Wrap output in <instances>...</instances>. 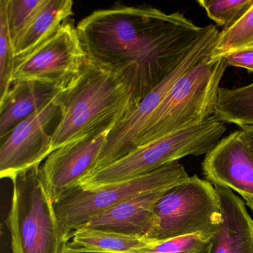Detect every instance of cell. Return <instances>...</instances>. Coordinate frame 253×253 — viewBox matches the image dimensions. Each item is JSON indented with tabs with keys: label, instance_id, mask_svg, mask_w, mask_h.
<instances>
[{
	"label": "cell",
	"instance_id": "obj_2",
	"mask_svg": "<svg viewBox=\"0 0 253 253\" xmlns=\"http://www.w3.org/2000/svg\"><path fill=\"white\" fill-rule=\"evenodd\" d=\"M60 123L51 153L79 140L110 131L137 106L134 90L118 72L87 57L79 74L57 96Z\"/></svg>",
	"mask_w": 253,
	"mask_h": 253
},
{
	"label": "cell",
	"instance_id": "obj_6",
	"mask_svg": "<svg viewBox=\"0 0 253 253\" xmlns=\"http://www.w3.org/2000/svg\"><path fill=\"white\" fill-rule=\"evenodd\" d=\"M221 221L220 196L214 185L194 175L169 189L157 202L147 238L200 235L213 240Z\"/></svg>",
	"mask_w": 253,
	"mask_h": 253
},
{
	"label": "cell",
	"instance_id": "obj_22",
	"mask_svg": "<svg viewBox=\"0 0 253 253\" xmlns=\"http://www.w3.org/2000/svg\"><path fill=\"white\" fill-rule=\"evenodd\" d=\"M212 244L200 235H186L158 241L140 253H211Z\"/></svg>",
	"mask_w": 253,
	"mask_h": 253
},
{
	"label": "cell",
	"instance_id": "obj_10",
	"mask_svg": "<svg viewBox=\"0 0 253 253\" xmlns=\"http://www.w3.org/2000/svg\"><path fill=\"white\" fill-rule=\"evenodd\" d=\"M57 98L20 123L1 140L0 177L12 180L41 167L51 153L53 134L60 123Z\"/></svg>",
	"mask_w": 253,
	"mask_h": 253
},
{
	"label": "cell",
	"instance_id": "obj_15",
	"mask_svg": "<svg viewBox=\"0 0 253 253\" xmlns=\"http://www.w3.org/2000/svg\"><path fill=\"white\" fill-rule=\"evenodd\" d=\"M166 192H149L127 200L94 216L84 226L147 238L153 223L154 209Z\"/></svg>",
	"mask_w": 253,
	"mask_h": 253
},
{
	"label": "cell",
	"instance_id": "obj_18",
	"mask_svg": "<svg viewBox=\"0 0 253 253\" xmlns=\"http://www.w3.org/2000/svg\"><path fill=\"white\" fill-rule=\"evenodd\" d=\"M214 116L239 127L253 126V83L236 88L220 87Z\"/></svg>",
	"mask_w": 253,
	"mask_h": 253
},
{
	"label": "cell",
	"instance_id": "obj_9",
	"mask_svg": "<svg viewBox=\"0 0 253 253\" xmlns=\"http://www.w3.org/2000/svg\"><path fill=\"white\" fill-rule=\"evenodd\" d=\"M86 59L78 29L69 19L35 49L16 58L13 82L37 81L64 88Z\"/></svg>",
	"mask_w": 253,
	"mask_h": 253
},
{
	"label": "cell",
	"instance_id": "obj_23",
	"mask_svg": "<svg viewBox=\"0 0 253 253\" xmlns=\"http://www.w3.org/2000/svg\"><path fill=\"white\" fill-rule=\"evenodd\" d=\"M43 0H5L7 20L13 42L29 24Z\"/></svg>",
	"mask_w": 253,
	"mask_h": 253
},
{
	"label": "cell",
	"instance_id": "obj_8",
	"mask_svg": "<svg viewBox=\"0 0 253 253\" xmlns=\"http://www.w3.org/2000/svg\"><path fill=\"white\" fill-rule=\"evenodd\" d=\"M219 34L213 25L204 27L198 41L175 69L110 130L94 171L113 164L138 148L145 127L157 108L179 79L211 56Z\"/></svg>",
	"mask_w": 253,
	"mask_h": 253
},
{
	"label": "cell",
	"instance_id": "obj_5",
	"mask_svg": "<svg viewBox=\"0 0 253 253\" xmlns=\"http://www.w3.org/2000/svg\"><path fill=\"white\" fill-rule=\"evenodd\" d=\"M226 130L225 123L212 116L201 125L137 148L113 164L91 173L80 186L95 189L147 174L184 157L207 155L221 140Z\"/></svg>",
	"mask_w": 253,
	"mask_h": 253
},
{
	"label": "cell",
	"instance_id": "obj_11",
	"mask_svg": "<svg viewBox=\"0 0 253 253\" xmlns=\"http://www.w3.org/2000/svg\"><path fill=\"white\" fill-rule=\"evenodd\" d=\"M109 131L63 146L45 160L41 174L54 203L94 171Z\"/></svg>",
	"mask_w": 253,
	"mask_h": 253
},
{
	"label": "cell",
	"instance_id": "obj_21",
	"mask_svg": "<svg viewBox=\"0 0 253 253\" xmlns=\"http://www.w3.org/2000/svg\"><path fill=\"white\" fill-rule=\"evenodd\" d=\"M198 2L208 17L223 29L232 27L253 5V0H199Z\"/></svg>",
	"mask_w": 253,
	"mask_h": 253
},
{
	"label": "cell",
	"instance_id": "obj_13",
	"mask_svg": "<svg viewBox=\"0 0 253 253\" xmlns=\"http://www.w3.org/2000/svg\"><path fill=\"white\" fill-rule=\"evenodd\" d=\"M214 187L220 196L222 221L211 253H253V219L245 201L231 189Z\"/></svg>",
	"mask_w": 253,
	"mask_h": 253
},
{
	"label": "cell",
	"instance_id": "obj_17",
	"mask_svg": "<svg viewBox=\"0 0 253 253\" xmlns=\"http://www.w3.org/2000/svg\"><path fill=\"white\" fill-rule=\"evenodd\" d=\"M70 241L87 250L104 253H140L158 241L85 226L75 230Z\"/></svg>",
	"mask_w": 253,
	"mask_h": 253
},
{
	"label": "cell",
	"instance_id": "obj_20",
	"mask_svg": "<svg viewBox=\"0 0 253 253\" xmlns=\"http://www.w3.org/2000/svg\"><path fill=\"white\" fill-rule=\"evenodd\" d=\"M16 57L14 42L10 35L5 0L0 1V101L11 88Z\"/></svg>",
	"mask_w": 253,
	"mask_h": 253
},
{
	"label": "cell",
	"instance_id": "obj_27",
	"mask_svg": "<svg viewBox=\"0 0 253 253\" xmlns=\"http://www.w3.org/2000/svg\"><path fill=\"white\" fill-rule=\"evenodd\" d=\"M243 199L245 201L247 207L252 210L253 212V195H242Z\"/></svg>",
	"mask_w": 253,
	"mask_h": 253
},
{
	"label": "cell",
	"instance_id": "obj_3",
	"mask_svg": "<svg viewBox=\"0 0 253 253\" xmlns=\"http://www.w3.org/2000/svg\"><path fill=\"white\" fill-rule=\"evenodd\" d=\"M226 57L210 56L174 84L148 121L138 148L201 125L214 116Z\"/></svg>",
	"mask_w": 253,
	"mask_h": 253
},
{
	"label": "cell",
	"instance_id": "obj_25",
	"mask_svg": "<svg viewBox=\"0 0 253 253\" xmlns=\"http://www.w3.org/2000/svg\"><path fill=\"white\" fill-rule=\"evenodd\" d=\"M240 137L253 158V126H246L239 128Z\"/></svg>",
	"mask_w": 253,
	"mask_h": 253
},
{
	"label": "cell",
	"instance_id": "obj_14",
	"mask_svg": "<svg viewBox=\"0 0 253 253\" xmlns=\"http://www.w3.org/2000/svg\"><path fill=\"white\" fill-rule=\"evenodd\" d=\"M63 88L37 81H16L0 101V140L25 120L55 100Z\"/></svg>",
	"mask_w": 253,
	"mask_h": 253
},
{
	"label": "cell",
	"instance_id": "obj_24",
	"mask_svg": "<svg viewBox=\"0 0 253 253\" xmlns=\"http://www.w3.org/2000/svg\"><path fill=\"white\" fill-rule=\"evenodd\" d=\"M225 57L228 67L243 68L253 74V47L235 51Z\"/></svg>",
	"mask_w": 253,
	"mask_h": 253
},
{
	"label": "cell",
	"instance_id": "obj_19",
	"mask_svg": "<svg viewBox=\"0 0 253 253\" xmlns=\"http://www.w3.org/2000/svg\"><path fill=\"white\" fill-rule=\"evenodd\" d=\"M250 47H253V5L232 27L220 32L211 57H225Z\"/></svg>",
	"mask_w": 253,
	"mask_h": 253
},
{
	"label": "cell",
	"instance_id": "obj_4",
	"mask_svg": "<svg viewBox=\"0 0 253 253\" xmlns=\"http://www.w3.org/2000/svg\"><path fill=\"white\" fill-rule=\"evenodd\" d=\"M13 195L6 225L11 253H62L65 242L54 202L35 167L11 180Z\"/></svg>",
	"mask_w": 253,
	"mask_h": 253
},
{
	"label": "cell",
	"instance_id": "obj_26",
	"mask_svg": "<svg viewBox=\"0 0 253 253\" xmlns=\"http://www.w3.org/2000/svg\"><path fill=\"white\" fill-rule=\"evenodd\" d=\"M62 253H104L100 252L92 251V250H87L81 246L74 244L72 241L66 243L63 247Z\"/></svg>",
	"mask_w": 253,
	"mask_h": 253
},
{
	"label": "cell",
	"instance_id": "obj_7",
	"mask_svg": "<svg viewBox=\"0 0 253 253\" xmlns=\"http://www.w3.org/2000/svg\"><path fill=\"white\" fill-rule=\"evenodd\" d=\"M189 177L184 167L174 162L139 177L95 189L77 186L54 203L65 242L97 214L139 195L169 190Z\"/></svg>",
	"mask_w": 253,
	"mask_h": 253
},
{
	"label": "cell",
	"instance_id": "obj_12",
	"mask_svg": "<svg viewBox=\"0 0 253 253\" xmlns=\"http://www.w3.org/2000/svg\"><path fill=\"white\" fill-rule=\"evenodd\" d=\"M202 170L207 180L214 186L235 191L241 196L253 195V158L239 130L221 139L206 155Z\"/></svg>",
	"mask_w": 253,
	"mask_h": 253
},
{
	"label": "cell",
	"instance_id": "obj_16",
	"mask_svg": "<svg viewBox=\"0 0 253 253\" xmlns=\"http://www.w3.org/2000/svg\"><path fill=\"white\" fill-rule=\"evenodd\" d=\"M72 0H43L14 42L16 58L26 55L55 33L73 14Z\"/></svg>",
	"mask_w": 253,
	"mask_h": 253
},
{
	"label": "cell",
	"instance_id": "obj_1",
	"mask_svg": "<svg viewBox=\"0 0 253 253\" xmlns=\"http://www.w3.org/2000/svg\"><path fill=\"white\" fill-rule=\"evenodd\" d=\"M77 29L88 58L121 74L137 105L175 69L204 27L179 12L118 5L94 11Z\"/></svg>",
	"mask_w": 253,
	"mask_h": 253
}]
</instances>
